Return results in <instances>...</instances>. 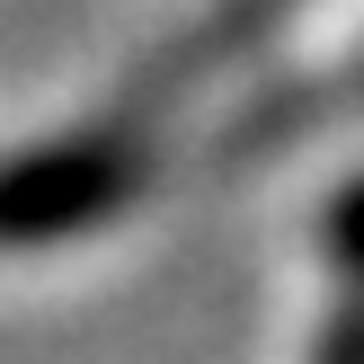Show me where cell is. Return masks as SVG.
Returning a JSON list of instances; mask_svg holds the SVG:
<instances>
[{
    "label": "cell",
    "mask_w": 364,
    "mask_h": 364,
    "mask_svg": "<svg viewBox=\"0 0 364 364\" xmlns=\"http://www.w3.org/2000/svg\"><path fill=\"white\" fill-rule=\"evenodd\" d=\"M329 364H364V302L347 320H338V338H329Z\"/></svg>",
    "instance_id": "obj_3"
},
{
    "label": "cell",
    "mask_w": 364,
    "mask_h": 364,
    "mask_svg": "<svg viewBox=\"0 0 364 364\" xmlns=\"http://www.w3.org/2000/svg\"><path fill=\"white\" fill-rule=\"evenodd\" d=\"M124 142H71V151H45L27 169L0 178V240H53V231H80L98 213L124 205Z\"/></svg>",
    "instance_id": "obj_1"
},
{
    "label": "cell",
    "mask_w": 364,
    "mask_h": 364,
    "mask_svg": "<svg viewBox=\"0 0 364 364\" xmlns=\"http://www.w3.org/2000/svg\"><path fill=\"white\" fill-rule=\"evenodd\" d=\"M329 240H338V258L347 267H364V178L347 196H338V213H329Z\"/></svg>",
    "instance_id": "obj_2"
}]
</instances>
